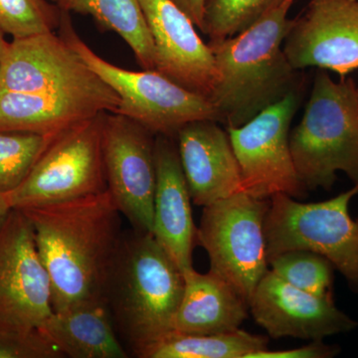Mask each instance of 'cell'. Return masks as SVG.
<instances>
[{
    "instance_id": "6da1fadb",
    "label": "cell",
    "mask_w": 358,
    "mask_h": 358,
    "mask_svg": "<svg viewBox=\"0 0 358 358\" xmlns=\"http://www.w3.org/2000/svg\"><path fill=\"white\" fill-rule=\"evenodd\" d=\"M20 210L31 224L50 280L53 312L105 300L122 234V214L109 192Z\"/></svg>"
},
{
    "instance_id": "ac0fdd59",
    "label": "cell",
    "mask_w": 358,
    "mask_h": 358,
    "mask_svg": "<svg viewBox=\"0 0 358 358\" xmlns=\"http://www.w3.org/2000/svg\"><path fill=\"white\" fill-rule=\"evenodd\" d=\"M115 103L76 94L20 93L0 89V131L54 136L101 113H115Z\"/></svg>"
},
{
    "instance_id": "44dd1931",
    "label": "cell",
    "mask_w": 358,
    "mask_h": 358,
    "mask_svg": "<svg viewBox=\"0 0 358 358\" xmlns=\"http://www.w3.org/2000/svg\"><path fill=\"white\" fill-rule=\"evenodd\" d=\"M57 4L66 13L92 16L99 27L124 39L143 69H157L154 41L140 0H58Z\"/></svg>"
},
{
    "instance_id": "7402d4cb",
    "label": "cell",
    "mask_w": 358,
    "mask_h": 358,
    "mask_svg": "<svg viewBox=\"0 0 358 358\" xmlns=\"http://www.w3.org/2000/svg\"><path fill=\"white\" fill-rule=\"evenodd\" d=\"M267 336L243 329L228 333L189 334L173 331L143 350L140 358H247L268 350Z\"/></svg>"
},
{
    "instance_id": "8992f818",
    "label": "cell",
    "mask_w": 358,
    "mask_h": 358,
    "mask_svg": "<svg viewBox=\"0 0 358 358\" xmlns=\"http://www.w3.org/2000/svg\"><path fill=\"white\" fill-rule=\"evenodd\" d=\"M358 185L334 199L301 203L287 194L273 195L265 220L268 259L307 250L324 256L358 293V217L348 211Z\"/></svg>"
},
{
    "instance_id": "3957f363",
    "label": "cell",
    "mask_w": 358,
    "mask_h": 358,
    "mask_svg": "<svg viewBox=\"0 0 358 358\" xmlns=\"http://www.w3.org/2000/svg\"><path fill=\"white\" fill-rule=\"evenodd\" d=\"M182 272L152 233L122 232L105 300L120 338L134 357L173 331Z\"/></svg>"
},
{
    "instance_id": "9c48e42d",
    "label": "cell",
    "mask_w": 358,
    "mask_h": 358,
    "mask_svg": "<svg viewBox=\"0 0 358 358\" xmlns=\"http://www.w3.org/2000/svg\"><path fill=\"white\" fill-rule=\"evenodd\" d=\"M301 92H294L238 128H227L241 169L244 192L257 199L273 195L306 199L289 148V127L299 109Z\"/></svg>"
},
{
    "instance_id": "ffe728a7",
    "label": "cell",
    "mask_w": 358,
    "mask_h": 358,
    "mask_svg": "<svg viewBox=\"0 0 358 358\" xmlns=\"http://www.w3.org/2000/svg\"><path fill=\"white\" fill-rule=\"evenodd\" d=\"M185 289L174 317L173 331L212 334L236 331L248 317L249 303L217 275L194 268L182 273Z\"/></svg>"
},
{
    "instance_id": "7c38bea8",
    "label": "cell",
    "mask_w": 358,
    "mask_h": 358,
    "mask_svg": "<svg viewBox=\"0 0 358 358\" xmlns=\"http://www.w3.org/2000/svg\"><path fill=\"white\" fill-rule=\"evenodd\" d=\"M155 136L138 122L105 113L103 154L108 192L131 228L152 232L157 186Z\"/></svg>"
},
{
    "instance_id": "7a4b0ae2",
    "label": "cell",
    "mask_w": 358,
    "mask_h": 358,
    "mask_svg": "<svg viewBox=\"0 0 358 358\" xmlns=\"http://www.w3.org/2000/svg\"><path fill=\"white\" fill-rule=\"evenodd\" d=\"M294 2L286 0L235 36L207 43L218 73L210 101L227 128L243 126L289 94L303 91L301 71L282 50L293 24L288 13Z\"/></svg>"
},
{
    "instance_id": "484cf974",
    "label": "cell",
    "mask_w": 358,
    "mask_h": 358,
    "mask_svg": "<svg viewBox=\"0 0 358 358\" xmlns=\"http://www.w3.org/2000/svg\"><path fill=\"white\" fill-rule=\"evenodd\" d=\"M61 18L62 10L50 0H0V30L13 39L55 32Z\"/></svg>"
},
{
    "instance_id": "ba28073f",
    "label": "cell",
    "mask_w": 358,
    "mask_h": 358,
    "mask_svg": "<svg viewBox=\"0 0 358 358\" xmlns=\"http://www.w3.org/2000/svg\"><path fill=\"white\" fill-rule=\"evenodd\" d=\"M270 199L240 192L203 207L197 243L210 260L212 274L234 288L247 303L268 272L265 220Z\"/></svg>"
},
{
    "instance_id": "1f68e13d",
    "label": "cell",
    "mask_w": 358,
    "mask_h": 358,
    "mask_svg": "<svg viewBox=\"0 0 358 358\" xmlns=\"http://www.w3.org/2000/svg\"><path fill=\"white\" fill-rule=\"evenodd\" d=\"M50 1L54 2V3H57L58 0H50Z\"/></svg>"
},
{
    "instance_id": "d6a6232c",
    "label": "cell",
    "mask_w": 358,
    "mask_h": 358,
    "mask_svg": "<svg viewBox=\"0 0 358 358\" xmlns=\"http://www.w3.org/2000/svg\"><path fill=\"white\" fill-rule=\"evenodd\" d=\"M357 90H358V88H357Z\"/></svg>"
},
{
    "instance_id": "d6986e66",
    "label": "cell",
    "mask_w": 358,
    "mask_h": 358,
    "mask_svg": "<svg viewBox=\"0 0 358 358\" xmlns=\"http://www.w3.org/2000/svg\"><path fill=\"white\" fill-rule=\"evenodd\" d=\"M38 331L64 357H129L106 300L86 301L53 312Z\"/></svg>"
},
{
    "instance_id": "5b68a950",
    "label": "cell",
    "mask_w": 358,
    "mask_h": 358,
    "mask_svg": "<svg viewBox=\"0 0 358 358\" xmlns=\"http://www.w3.org/2000/svg\"><path fill=\"white\" fill-rule=\"evenodd\" d=\"M58 34L120 98L117 114L138 122L155 136L176 138L179 129L199 120L220 122L206 96L189 91L157 70L122 69L99 56L77 34L69 13L62 10Z\"/></svg>"
},
{
    "instance_id": "5bb4252c",
    "label": "cell",
    "mask_w": 358,
    "mask_h": 358,
    "mask_svg": "<svg viewBox=\"0 0 358 358\" xmlns=\"http://www.w3.org/2000/svg\"><path fill=\"white\" fill-rule=\"evenodd\" d=\"M250 310L270 338L322 341L346 333L357 322L336 308L331 299L294 288L268 270L254 292Z\"/></svg>"
},
{
    "instance_id": "9a60e30c",
    "label": "cell",
    "mask_w": 358,
    "mask_h": 358,
    "mask_svg": "<svg viewBox=\"0 0 358 358\" xmlns=\"http://www.w3.org/2000/svg\"><path fill=\"white\" fill-rule=\"evenodd\" d=\"M155 49L157 71L210 100L218 73L208 44L173 0H140Z\"/></svg>"
},
{
    "instance_id": "f546056e",
    "label": "cell",
    "mask_w": 358,
    "mask_h": 358,
    "mask_svg": "<svg viewBox=\"0 0 358 358\" xmlns=\"http://www.w3.org/2000/svg\"><path fill=\"white\" fill-rule=\"evenodd\" d=\"M11 210H13V209H11V207L7 203L6 196L0 194V229H1L4 222H6Z\"/></svg>"
},
{
    "instance_id": "e0dca14e",
    "label": "cell",
    "mask_w": 358,
    "mask_h": 358,
    "mask_svg": "<svg viewBox=\"0 0 358 358\" xmlns=\"http://www.w3.org/2000/svg\"><path fill=\"white\" fill-rule=\"evenodd\" d=\"M157 186L154 200V235L181 272L193 268L197 242L192 196L174 138L155 136Z\"/></svg>"
},
{
    "instance_id": "f1b7e54d",
    "label": "cell",
    "mask_w": 358,
    "mask_h": 358,
    "mask_svg": "<svg viewBox=\"0 0 358 358\" xmlns=\"http://www.w3.org/2000/svg\"><path fill=\"white\" fill-rule=\"evenodd\" d=\"M173 1L192 20L200 31H203L204 6L206 0H173Z\"/></svg>"
},
{
    "instance_id": "4fadbf2b",
    "label": "cell",
    "mask_w": 358,
    "mask_h": 358,
    "mask_svg": "<svg viewBox=\"0 0 358 358\" xmlns=\"http://www.w3.org/2000/svg\"><path fill=\"white\" fill-rule=\"evenodd\" d=\"M282 50L296 70L317 67L348 77L358 69V0H310Z\"/></svg>"
},
{
    "instance_id": "d4e9b609",
    "label": "cell",
    "mask_w": 358,
    "mask_h": 358,
    "mask_svg": "<svg viewBox=\"0 0 358 358\" xmlns=\"http://www.w3.org/2000/svg\"><path fill=\"white\" fill-rule=\"evenodd\" d=\"M54 136L0 131V194H8L25 180Z\"/></svg>"
},
{
    "instance_id": "4316f807",
    "label": "cell",
    "mask_w": 358,
    "mask_h": 358,
    "mask_svg": "<svg viewBox=\"0 0 358 358\" xmlns=\"http://www.w3.org/2000/svg\"><path fill=\"white\" fill-rule=\"evenodd\" d=\"M64 357L39 333L0 334V358Z\"/></svg>"
},
{
    "instance_id": "30bf717a",
    "label": "cell",
    "mask_w": 358,
    "mask_h": 358,
    "mask_svg": "<svg viewBox=\"0 0 358 358\" xmlns=\"http://www.w3.org/2000/svg\"><path fill=\"white\" fill-rule=\"evenodd\" d=\"M52 313L50 280L31 224L13 209L0 229V334L32 333Z\"/></svg>"
},
{
    "instance_id": "4dcf8cb0",
    "label": "cell",
    "mask_w": 358,
    "mask_h": 358,
    "mask_svg": "<svg viewBox=\"0 0 358 358\" xmlns=\"http://www.w3.org/2000/svg\"><path fill=\"white\" fill-rule=\"evenodd\" d=\"M6 33L0 30V71H1L2 64H3L4 58H6L7 49H8L9 42L6 41Z\"/></svg>"
},
{
    "instance_id": "52a82bcc",
    "label": "cell",
    "mask_w": 358,
    "mask_h": 358,
    "mask_svg": "<svg viewBox=\"0 0 358 358\" xmlns=\"http://www.w3.org/2000/svg\"><path fill=\"white\" fill-rule=\"evenodd\" d=\"M103 115L77 122L52 138L25 180L4 195L11 209L58 203L107 192Z\"/></svg>"
},
{
    "instance_id": "83f0119b",
    "label": "cell",
    "mask_w": 358,
    "mask_h": 358,
    "mask_svg": "<svg viewBox=\"0 0 358 358\" xmlns=\"http://www.w3.org/2000/svg\"><path fill=\"white\" fill-rule=\"evenodd\" d=\"M341 352L338 345H329L322 341H313L310 345L287 350H259L247 358H329Z\"/></svg>"
},
{
    "instance_id": "cb8c5ba5",
    "label": "cell",
    "mask_w": 358,
    "mask_h": 358,
    "mask_svg": "<svg viewBox=\"0 0 358 358\" xmlns=\"http://www.w3.org/2000/svg\"><path fill=\"white\" fill-rule=\"evenodd\" d=\"M286 0H206L203 34L209 40L235 36L256 24Z\"/></svg>"
},
{
    "instance_id": "603a6c76",
    "label": "cell",
    "mask_w": 358,
    "mask_h": 358,
    "mask_svg": "<svg viewBox=\"0 0 358 358\" xmlns=\"http://www.w3.org/2000/svg\"><path fill=\"white\" fill-rule=\"evenodd\" d=\"M268 267L294 288L334 300V267L324 256L307 250H293L268 259Z\"/></svg>"
},
{
    "instance_id": "277c9868",
    "label": "cell",
    "mask_w": 358,
    "mask_h": 358,
    "mask_svg": "<svg viewBox=\"0 0 358 358\" xmlns=\"http://www.w3.org/2000/svg\"><path fill=\"white\" fill-rule=\"evenodd\" d=\"M358 87L352 77L334 81L320 70L289 148L301 185L331 190L343 171L358 185Z\"/></svg>"
},
{
    "instance_id": "8fae6325",
    "label": "cell",
    "mask_w": 358,
    "mask_h": 358,
    "mask_svg": "<svg viewBox=\"0 0 358 358\" xmlns=\"http://www.w3.org/2000/svg\"><path fill=\"white\" fill-rule=\"evenodd\" d=\"M0 89L20 93L76 94L120 106V98L55 32L9 42Z\"/></svg>"
},
{
    "instance_id": "2e32d148",
    "label": "cell",
    "mask_w": 358,
    "mask_h": 358,
    "mask_svg": "<svg viewBox=\"0 0 358 358\" xmlns=\"http://www.w3.org/2000/svg\"><path fill=\"white\" fill-rule=\"evenodd\" d=\"M219 124L199 120L185 124L176 136L192 203L199 206L244 192L229 134Z\"/></svg>"
}]
</instances>
